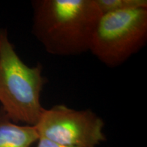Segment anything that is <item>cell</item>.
<instances>
[{
  "label": "cell",
  "instance_id": "1",
  "mask_svg": "<svg viewBox=\"0 0 147 147\" xmlns=\"http://www.w3.org/2000/svg\"><path fill=\"white\" fill-rule=\"evenodd\" d=\"M32 34L48 53L75 56L89 51L102 16L95 0H35Z\"/></svg>",
  "mask_w": 147,
  "mask_h": 147
},
{
  "label": "cell",
  "instance_id": "2",
  "mask_svg": "<svg viewBox=\"0 0 147 147\" xmlns=\"http://www.w3.org/2000/svg\"><path fill=\"white\" fill-rule=\"evenodd\" d=\"M46 82L42 65H27L9 40L8 31L0 29L1 111L14 123L34 127L45 109L40 97Z\"/></svg>",
  "mask_w": 147,
  "mask_h": 147
},
{
  "label": "cell",
  "instance_id": "3",
  "mask_svg": "<svg viewBox=\"0 0 147 147\" xmlns=\"http://www.w3.org/2000/svg\"><path fill=\"white\" fill-rule=\"evenodd\" d=\"M147 41V8L102 14L89 51L104 65L115 67L139 52Z\"/></svg>",
  "mask_w": 147,
  "mask_h": 147
},
{
  "label": "cell",
  "instance_id": "4",
  "mask_svg": "<svg viewBox=\"0 0 147 147\" xmlns=\"http://www.w3.org/2000/svg\"><path fill=\"white\" fill-rule=\"evenodd\" d=\"M39 138L73 147H97L106 141L104 122L90 109L75 110L63 104L44 109L34 126Z\"/></svg>",
  "mask_w": 147,
  "mask_h": 147
},
{
  "label": "cell",
  "instance_id": "5",
  "mask_svg": "<svg viewBox=\"0 0 147 147\" xmlns=\"http://www.w3.org/2000/svg\"><path fill=\"white\" fill-rule=\"evenodd\" d=\"M38 139L34 126L14 123L0 110V147H31Z\"/></svg>",
  "mask_w": 147,
  "mask_h": 147
},
{
  "label": "cell",
  "instance_id": "6",
  "mask_svg": "<svg viewBox=\"0 0 147 147\" xmlns=\"http://www.w3.org/2000/svg\"><path fill=\"white\" fill-rule=\"evenodd\" d=\"M95 2L102 14L130 9L147 8L146 0H95Z\"/></svg>",
  "mask_w": 147,
  "mask_h": 147
},
{
  "label": "cell",
  "instance_id": "7",
  "mask_svg": "<svg viewBox=\"0 0 147 147\" xmlns=\"http://www.w3.org/2000/svg\"><path fill=\"white\" fill-rule=\"evenodd\" d=\"M38 142L37 147H73L59 144V143L55 142L53 141L49 140L42 137L39 138Z\"/></svg>",
  "mask_w": 147,
  "mask_h": 147
}]
</instances>
